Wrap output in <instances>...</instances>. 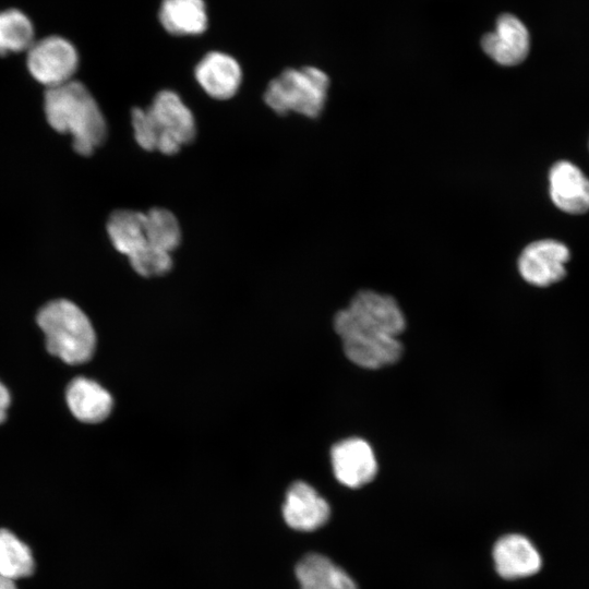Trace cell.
I'll return each mask as SVG.
<instances>
[{
    "mask_svg": "<svg viewBox=\"0 0 589 589\" xmlns=\"http://www.w3.org/2000/svg\"><path fill=\"white\" fill-rule=\"evenodd\" d=\"M79 65L74 46L60 36H49L27 50V68L33 77L51 88L72 80Z\"/></svg>",
    "mask_w": 589,
    "mask_h": 589,
    "instance_id": "cell-7",
    "label": "cell"
},
{
    "mask_svg": "<svg viewBox=\"0 0 589 589\" xmlns=\"http://www.w3.org/2000/svg\"><path fill=\"white\" fill-rule=\"evenodd\" d=\"M194 76L202 89L218 100L233 97L242 83L240 64L221 51L206 53L196 64Z\"/></svg>",
    "mask_w": 589,
    "mask_h": 589,
    "instance_id": "cell-12",
    "label": "cell"
},
{
    "mask_svg": "<svg viewBox=\"0 0 589 589\" xmlns=\"http://www.w3.org/2000/svg\"><path fill=\"white\" fill-rule=\"evenodd\" d=\"M35 561L28 545L8 529H0V574L16 580L34 573Z\"/></svg>",
    "mask_w": 589,
    "mask_h": 589,
    "instance_id": "cell-19",
    "label": "cell"
},
{
    "mask_svg": "<svg viewBox=\"0 0 589 589\" xmlns=\"http://www.w3.org/2000/svg\"><path fill=\"white\" fill-rule=\"evenodd\" d=\"M550 194L561 211L582 214L589 211V179L574 164L561 160L549 175Z\"/></svg>",
    "mask_w": 589,
    "mask_h": 589,
    "instance_id": "cell-14",
    "label": "cell"
},
{
    "mask_svg": "<svg viewBox=\"0 0 589 589\" xmlns=\"http://www.w3.org/2000/svg\"><path fill=\"white\" fill-rule=\"evenodd\" d=\"M107 232L115 249L129 257L147 244L145 213L115 211L107 221Z\"/></svg>",
    "mask_w": 589,
    "mask_h": 589,
    "instance_id": "cell-18",
    "label": "cell"
},
{
    "mask_svg": "<svg viewBox=\"0 0 589 589\" xmlns=\"http://www.w3.org/2000/svg\"><path fill=\"white\" fill-rule=\"evenodd\" d=\"M300 589H358L353 579L328 557L304 555L296 566Z\"/></svg>",
    "mask_w": 589,
    "mask_h": 589,
    "instance_id": "cell-16",
    "label": "cell"
},
{
    "mask_svg": "<svg viewBox=\"0 0 589 589\" xmlns=\"http://www.w3.org/2000/svg\"><path fill=\"white\" fill-rule=\"evenodd\" d=\"M65 398L72 414L85 423L104 421L113 407L110 393L86 377L74 378L67 388Z\"/></svg>",
    "mask_w": 589,
    "mask_h": 589,
    "instance_id": "cell-15",
    "label": "cell"
},
{
    "mask_svg": "<svg viewBox=\"0 0 589 589\" xmlns=\"http://www.w3.org/2000/svg\"><path fill=\"white\" fill-rule=\"evenodd\" d=\"M0 589H17L13 579L0 574Z\"/></svg>",
    "mask_w": 589,
    "mask_h": 589,
    "instance_id": "cell-24",
    "label": "cell"
},
{
    "mask_svg": "<svg viewBox=\"0 0 589 589\" xmlns=\"http://www.w3.org/2000/svg\"><path fill=\"white\" fill-rule=\"evenodd\" d=\"M48 351L69 364L88 361L95 352L96 334L87 315L69 300L47 303L37 314Z\"/></svg>",
    "mask_w": 589,
    "mask_h": 589,
    "instance_id": "cell-3",
    "label": "cell"
},
{
    "mask_svg": "<svg viewBox=\"0 0 589 589\" xmlns=\"http://www.w3.org/2000/svg\"><path fill=\"white\" fill-rule=\"evenodd\" d=\"M147 243L172 253L181 241V228L173 213L155 207L145 213Z\"/></svg>",
    "mask_w": 589,
    "mask_h": 589,
    "instance_id": "cell-21",
    "label": "cell"
},
{
    "mask_svg": "<svg viewBox=\"0 0 589 589\" xmlns=\"http://www.w3.org/2000/svg\"><path fill=\"white\" fill-rule=\"evenodd\" d=\"M158 17L163 27L176 36L200 35L208 26L204 0H163Z\"/></svg>",
    "mask_w": 589,
    "mask_h": 589,
    "instance_id": "cell-17",
    "label": "cell"
},
{
    "mask_svg": "<svg viewBox=\"0 0 589 589\" xmlns=\"http://www.w3.org/2000/svg\"><path fill=\"white\" fill-rule=\"evenodd\" d=\"M334 329L342 341L346 357L363 369H380L397 362L402 345L397 337L359 329L335 315Z\"/></svg>",
    "mask_w": 589,
    "mask_h": 589,
    "instance_id": "cell-6",
    "label": "cell"
},
{
    "mask_svg": "<svg viewBox=\"0 0 589 589\" xmlns=\"http://www.w3.org/2000/svg\"><path fill=\"white\" fill-rule=\"evenodd\" d=\"M481 46L496 63L517 65L529 53L530 35L517 16L505 13L497 19L494 31L482 37Z\"/></svg>",
    "mask_w": 589,
    "mask_h": 589,
    "instance_id": "cell-10",
    "label": "cell"
},
{
    "mask_svg": "<svg viewBox=\"0 0 589 589\" xmlns=\"http://www.w3.org/2000/svg\"><path fill=\"white\" fill-rule=\"evenodd\" d=\"M329 79L315 67L286 69L273 79L264 93L266 105L279 115L297 112L316 118L323 110Z\"/></svg>",
    "mask_w": 589,
    "mask_h": 589,
    "instance_id": "cell-4",
    "label": "cell"
},
{
    "mask_svg": "<svg viewBox=\"0 0 589 589\" xmlns=\"http://www.w3.org/2000/svg\"><path fill=\"white\" fill-rule=\"evenodd\" d=\"M336 314L352 326L372 334L398 337L406 328V320L397 301L372 290L359 291L348 308Z\"/></svg>",
    "mask_w": 589,
    "mask_h": 589,
    "instance_id": "cell-5",
    "label": "cell"
},
{
    "mask_svg": "<svg viewBox=\"0 0 589 589\" xmlns=\"http://www.w3.org/2000/svg\"><path fill=\"white\" fill-rule=\"evenodd\" d=\"M568 248L555 240H539L527 245L518 259L520 276L530 285L546 287L566 274Z\"/></svg>",
    "mask_w": 589,
    "mask_h": 589,
    "instance_id": "cell-8",
    "label": "cell"
},
{
    "mask_svg": "<svg viewBox=\"0 0 589 589\" xmlns=\"http://www.w3.org/2000/svg\"><path fill=\"white\" fill-rule=\"evenodd\" d=\"M45 115L52 129L72 135L74 151L88 156L103 144L107 125L105 117L91 94L77 81L47 88Z\"/></svg>",
    "mask_w": 589,
    "mask_h": 589,
    "instance_id": "cell-1",
    "label": "cell"
},
{
    "mask_svg": "<svg viewBox=\"0 0 589 589\" xmlns=\"http://www.w3.org/2000/svg\"><path fill=\"white\" fill-rule=\"evenodd\" d=\"M283 516L292 529L313 531L329 519L330 507L313 486L304 481H297L286 493Z\"/></svg>",
    "mask_w": 589,
    "mask_h": 589,
    "instance_id": "cell-11",
    "label": "cell"
},
{
    "mask_svg": "<svg viewBox=\"0 0 589 589\" xmlns=\"http://www.w3.org/2000/svg\"><path fill=\"white\" fill-rule=\"evenodd\" d=\"M336 479L344 485L358 489L370 483L377 473V461L371 445L360 437H348L330 450Z\"/></svg>",
    "mask_w": 589,
    "mask_h": 589,
    "instance_id": "cell-9",
    "label": "cell"
},
{
    "mask_svg": "<svg viewBox=\"0 0 589 589\" xmlns=\"http://www.w3.org/2000/svg\"><path fill=\"white\" fill-rule=\"evenodd\" d=\"M131 117L134 139L145 151L173 155L195 136L191 109L170 89L158 92L147 108H134Z\"/></svg>",
    "mask_w": 589,
    "mask_h": 589,
    "instance_id": "cell-2",
    "label": "cell"
},
{
    "mask_svg": "<svg viewBox=\"0 0 589 589\" xmlns=\"http://www.w3.org/2000/svg\"><path fill=\"white\" fill-rule=\"evenodd\" d=\"M10 405V394L7 387L0 382V423L7 417V410Z\"/></svg>",
    "mask_w": 589,
    "mask_h": 589,
    "instance_id": "cell-23",
    "label": "cell"
},
{
    "mask_svg": "<svg viewBox=\"0 0 589 589\" xmlns=\"http://www.w3.org/2000/svg\"><path fill=\"white\" fill-rule=\"evenodd\" d=\"M34 44L29 19L16 9L0 12V55L28 50Z\"/></svg>",
    "mask_w": 589,
    "mask_h": 589,
    "instance_id": "cell-20",
    "label": "cell"
},
{
    "mask_svg": "<svg viewBox=\"0 0 589 589\" xmlns=\"http://www.w3.org/2000/svg\"><path fill=\"white\" fill-rule=\"evenodd\" d=\"M492 555L496 572L505 579L529 577L538 573L542 565L540 553L532 542L517 533L500 538Z\"/></svg>",
    "mask_w": 589,
    "mask_h": 589,
    "instance_id": "cell-13",
    "label": "cell"
},
{
    "mask_svg": "<svg viewBox=\"0 0 589 589\" xmlns=\"http://www.w3.org/2000/svg\"><path fill=\"white\" fill-rule=\"evenodd\" d=\"M132 268L143 277H157L167 274L172 268L170 252L146 244L130 255Z\"/></svg>",
    "mask_w": 589,
    "mask_h": 589,
    "instance_id": "cell-22",
    "label": "cell"
}]
</instances>
